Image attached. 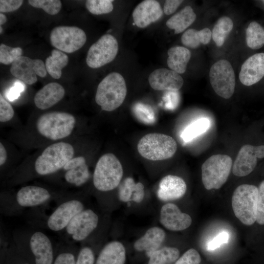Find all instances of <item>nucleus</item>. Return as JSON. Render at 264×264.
I'll list each match as a JSON object with an SVG mask.
<instances>
[{
    "mask_svg": "<svg viewBox=\"0 0 264 264\" xmlns=\"http://www.w3.org/2000/svg\"><path fill=\"white\" fill-rule=\"evenodd\" d=\"M1 31H2V28H1V26H0V34L1 33Z\"/></svg>",
    "mask_w": 264,
    "mask_h": 264,
    "instance_id": "49",
    "label": "nucleus"
},
{
    "mask_svg": "<svg viewBox=\"0 0 264 264\" xmlns=\"http://www.w3.org/2000/svg\"><path fill=\"white\" fill-rule=\"evenodd\" d=\"M150 86L156 90L177 91L183 84V79L179 74L165 68L153 71L148 78Z\"/></svg>",
    "mask_w": 264,
    "mask_h": 264,
    "instance_id": "17",
    "label": "nucleus"
},
{
    "mask_svg": "<svg viewBox=\"0 0 264 264\" xmlns=\"http://www.w3.org/2000/svg\"><path fill=\"white\" fill-rule=\"evenodd\" d=\"M99 217L92 209H85L75 216L65 229L68 242H82L97 227Z\"/></svg>",
    "mask_w": 264,
    "mask_h": 264,
    "instance_id": "11",
    "label": "nucleus"
},
{
    "mask_svg": "<svg viewBox=\"0 0 264 264\" xmlns=\"http://www.w3.org/2000/svg\"><path fill=\"white\" fill-rule=\"evenodd\" d=\"M113 0H88L86 6L91 13L94 15L107 14L111 12L113 8Z\"/></svg>",
    "mask_w": 264,
    "mask_h": 264,
    "instance_id": "35",
    "label": "nucleus"
},
{
    "mask_svg": "<svg viewBox=\"0 0 264 264\" xmlns=\"http://www.w3.org/2000/svg\"><path fill=\"white\" fill-rule=\"evenodd\" d=\"M258 196V188L246 184L239 186L233 192L231 202L234 213L246 225L256 221Z\"/></svg>",
    "mask_w": 264,
    "mask_h": 264,
    "instance_id": "5",
    "label": "nucleus"
},
{
    "mask_svg": "<svg viewBox=\"0 0 264 264\" xmlns=\"http://www.w3.org/2000/svg\"><path fill=\"white\" fill-rule=\"evenodd\" d=\"M52 198L50 192L45 188L27 185L20 188L16 195L17 205L21 207H33L44 204Z\"/></svg>",
    "mask_w": 264,
    "mask_h": 264,
    "instance_id": "18",
    "label": "nucleus"
},
{
    "mask_svg": "<svg viewBox=\"0 0 264 264\" xmlns=\"http://www.w3.org/2000/svg\"><path fill=\"white\" fill-rule=\"evenodd\" d=\"M182 2L183 0H166L163 7L164 13L167 15L173 14Z\"/></svg>",
    "mask_w": 264,
    "mask_h": 264,
    "instance_id": "46",
    "label": "nucleus"
},
{
    "mask_svg": "<svg viewBox=\"0 0 264 264\" xmlns=\"http://www.w3.org/2000/svg\"><path fill=\"white\" fill-rule=\"evenodd\" d=\"M76 124L75 117L67 112L52 111L41 115L36 128L43 136L52 140L65 138L72 133Z\"/></svg>",
    "mask_w": 264,
    "mask_h": 264,
    "instance_id": "3",
    "label": "nucleus"
},
{
    "mask_svg": "<svg viewBox=\"0 0 264 264\" xmlns=\"http://www.w3.org/2000/svg\"><path fill=\"white\" fill-rule=\"evenodd\" d=\"M127 91L123 77L117 72H111L99 84L95 94V101L103 110L111 111L123 103Z\"/></svg>",
    "mask_w": 264,
    "mask_h": 264,
    "instance_id": "1",
    "label": "nucleus"
},
{
    "mask_svg": "<svg viewBox=\"0 0 264 264\" xmlns=\"http://www.w3.org/2000/svg\"><path fill=\"white\" fill-rule=\"evenodd\" d=\"M211 38L212 32L208 28L200 30L189 29L182 34L181 40L185 46L191 48H196L201 44H208Z\"/></svg>",
    "mask_w": 264,
    "mask_h": 264,
    "instance_id": "29",
    "label": "nucleus"
},
{
    "mask_svg": "<svg viewBox=\"0 0 264 264\" xmlns=\"http://www.w3.org/2000/svg\"><path fill=\"white\" fill-rule=\"evenodd\" d=\"M246 42L253 49L261 48L264 44V29L256 22H251L246 30Z\"/></svg>",
    "mask_w": 264,
    "mask_h": 264,
    "instance_id": "33",
    "label": "nucleus"
},
{
    "mask_svg": "<svg viewBox=\"0 0 264 264\" xmlns=\"http://www.w3.org/2000/svg\"><path fill=\"white\" fill-rule=\"evenodd\" d=\"M160 222L169 230L179 231L191 225L192 219L188 214L182 213L177 205L168 203L163 205L161 209Z\"/></svg>",
    "mask_w": 264,
    "mask_h": 264,
    "instance_id": "16",
    "label": "nucleus"
},
{
    "mask_svg": "<svg viewBox=\"0 0 264 264\" xmlns=\"http://www.w3.org/2000/svg\"><path fill=\"white\" fill-rule=\"evenodd\" d=\"M263 158H264V145H243L239 150L234 161L233 174L240 177L248 175L255 169L257 159Z\"/></svg>",
    "mask_w": 264,
    "mask_h": 264,
    "instance_id": "15",
    "label": "nucleus"
},
{
    "mask_svg": "<svg viewBox=\"0 0 264 264\" xmlns=\"http://www.w3.org/2000/svg\"><path fill=\"white\" fill-rule=\"evenodd\" d=\"M22 52L21 47H12L1 44L0 45V62L7 65L12 64L22 56Z\"/></svg>",
    "mask_w": 264,
    "mask_h": 264,
    "instance_id": "37",
    "label": "nucleus"
},
{
    "mask_svg": "<svg viewBox=\"0 0 264 264\" xmlns=\"http://www.w3.org/2000/svg\"><path fill=\"white\" fill-rule=\"evenodd\" d=\"M20 264H29L28 263H22Z\"/></svg>",
    "mask_w": 264,
    "mask_h": 264,
    "instance_id": "50",
    "label": "nucleus"
},
{
    "mask_svg": "<svg viewBox=\"0 0 264 264\" xmlns=\"http://www.w3.org/2000/svg\"><path fill=\"white\" fill-rule=\"evenodd\" d=\"M126 250L124 245L117 241L111 242L102 249L95 264H124Z\"/></svg>",
    "mask_w": 264,
    "mask_h": 264,
    "instance_id": "25",
    "label": "nucleus"
},
{
    "mask_svg": "<svg viewBox=\"0 0 264 264\" xmlns=\"http://www.w3.org/2000/svg\"><path fill=\"white\" fill-rule=\"evenodd\" d=\"M196 19V15L190 6H186L166 22L167 26L174 29L175 34L182 32L191 25Z\"/></svg>",
    "mask_w": 264,
    "mask_h": 264,
    "instance_id": "28",
    "label": "nucleus"
},
{
    "mask_svg": "<svg viewBox=\"0 0 264 264\" xmlns=\"http://www.w3.org/2000/svg\"><path fill=\"white\" fill-rule=\"evenodd\" d=\"M73 147L69 143L60 142L47 147L36 159L34 168L37 174L46 176L61 169L73 158Z\"/></svg>",
    "mask_w": 264,
    "mask_h": 264,
    "instance_id": "2",
    "label": "nucleus"
},
{
    "mask_svg": "<svg viewBox=\"0 0 264 264\" xmlns=\"http://www.w3.org/2000/svg\"><path fill=\"white\" fill-rule=\"evenodd\" d=\"M264 76V53L249 57L242 65L239 74L241 82L250 86L260 81Z\"/></svg>",
    "mask_w": 264,
    "mask_h": 264,
    "instance_id": "20",
    "label": "nucleus"
},
{
    "mask_svg": "<svg viewBox=\"0 0 264 264\" xmlns=\"http://www.w3.org/2000/svg\"><path fill=\"white\" fill-rule=\"evenodd\" d=\"M23 2L22 0H0V11L2 13L15 11L21 7Z\"/></svg>",
    "mask_w": 264,
    "mask_h": 264,
    "instance_id": "43",
    "label": "nucleus"
},
{
    "mask_svg": "<svg viewBox=\"0 0 264 264\" xmlns=\"http://www.w3.org/2000/svg\"><path fill=\"white\" fill-rule=\"evenodd\" d=\"M14 115V111L12 106L0 94V121H9Z\"/></svg>",
    "mask_w": 264,
    "mask_h": 264,
    "instance_id": "40",
    "label": "nucleus"
},
{
    "mask_svg": "<svg viewBox=\"0 0 264 264\" xmlns=\"http://www.w3.org/2000/svg\"><path fill=\"white\" fill-rule=\"evenodd\" d=\"M76 259L73 253L63 251L57 255L53 264H76Z\"/></svg>",
    "mask_w": 264,
    "mask_h": 264,
    "instance_id": "45",
    "label": "nucleus"
},
{
    "mask_svg": "<svg viewBox=\"0 0 264 264\" xmlns=\"http://www.w3.org/2000/svg\"><path fill=\"white\" fill-rule=\"evenodd\" d=\"M7 159V153L3 144L0 143V165L2 166Z\"/></svg>",
    "mask_w": 264,
    "mask_h": 264,
    "instance_id": "47",
    "label": "nucleus"
},
{
    "mask_svg": "<svg viewBox=\"0 0 264 264\" xmlns=\"http://www.w3.org/2000/svg\"><path fill=\"white\" fill-rule=\"evenodd\" d=\"M10 70L14 76L28 85L35 83L37 81V76L45 77L47 72L42 60L22 56L12 64Z\"/></svg>",
    "mask_w": 264,
    "mask_h": 264,
    "instance_id": "14",
    "label": "nucleus"
},
{
    "mask_svg": "<svg viewBox=\"0 0 264 264\" xmlns=\"http://www.w3.org/2000/svg\"><path fill=\"white\" fill-rule=\"evenodd\" d=\"M167 54L168 67L178 74L184 73L191 58L190 51L183 46H176L170 48Z\"/></svg>",
    "mask_w": 264,
    "mask_h": 264,
    "instance_id": "27",
    "label": "nucleus"
},
{
    "mask_svg": "<svg viewBox=\"0 0 264 264\" xmlns=\"http://www.w3.org/2000/svg\"><path fill=\"white\" fill-rule=\"evenodd\" d=\"M162 15L163 10L157 1L145 0L135 8L132 12V18L137 27L145 28L158 21Z\"/></svg>",
    "mask_w": 264,
    "mask_h": 264,
    "instance_id": "19",
    "label": "nucleus"
},
{
    "mask_svg": "<svg viewBox=\"0 0 264 264\" xmlns=\"http://www.w3.org/2000/svg\"><path fill=\"white\" fill-rule=\"evenodd\" d=\"M257 201L256 222L264 225V180L259 185Z\"/></svg>",
    "mask_w": 264,
    "mask_h": 264,
    "instance_id": "39",
    "label": "nucleus"
},
{
    "mask_svg": "<svg viewBox=\"0 0 264 264\" xmlns=\"http://www.w3.org/2000/svg\"><path fill=\"white\" fill-rule=\"evenodd\" d=\"M14 242L27 247L35 264H52L53 246L49 237L41 231H25L14 235Z\"/></svg>",
    "mask_w": 264,
    "mask_h": 264,
    "instance_id": "7",
    "label": "nucleus"
},
{
    "mask_svg": "<svg viewBox=\"0 0 264 264\" xmlns=\"http://www.w3.org/2000/svg\"><path fill=\"white\" fill-rule=\"evenodd\" d=\"M165 233L161 228L153 227L149 229L145 234L136 241L133 246L139 251H145L148 256L158 250L165 238Z\"/></svg>",
    "mask_w": 264,
    "mask_h": 264,
    "instance_id": "24",
    "label": "nucleus"
},
{
    "mask_svg": "<svg viewBox=\"0 0 264 264\" xmlns=\"http://www.w3.org/2000/svg\"><path fill=\"white\" fill-rule=\"evenodd\" d=\"M118 194L119 199L122 201L139 203L144 198V187L142 183H135L132 178L128 177L120 185Z\"/></svg>",
    "mask_w": 264,
    "mask_h": 264,
    "instance_id": "26",
    "label": "nucleus"
},
{
    "mask_svg": "<svg viewBox=\"0 0 264 264\" xmlns=\"http://www.w3.org/2000/svg\"><path fill=\"white\" fill-rule=\"evenodd\" d=\"M229 235L226 232H222L211 240L207 244V250H214L221 244L228 242Z\"/></svg>",
    "mask_w": 264,
    "mask_h": 264,
    "instance_id": "44",
    "label": "nucleus"
},
{
    "mask_svg": "<svg viewBox=\"0 0 264 264\" xmlns=\"http://www.w3.org/2000/svg\"><path fill=\"white\" fill-rule=\"evenodd\" d=\"M85 209L83 202L77 198H71L60 203L47 219V227L55 232L65 229L78 214Z\"/></svg>",
    "mask_w": 264,
    "mask_h": 264,
    "instance_id": "13",
    "label": "nucleus"
},
{
    "mask_svg": "<svg viewBox=\"0 0 264 264\" xmlns=\"http://www.w3.org/2000/svg\"><path fill=\"white\" fill-rule=\"evenodd\" d=\"M210 121L207 118H201L188 126L181 134L182 139L190 141L205 132L209 128Z\"/></svg>",
    "mask_w": 264,
    "mask_h": 264,
    "instance_id": "34",
    "label": "nucleus"
},
{
    "mask_svg": "<svg viewBox=\"0 0 264 264\" xmlns=\"http://www.w3.org/2000/svg\"><path fill=\"white\" fill-rule=\"evenodd\" d=\"M233 27L232 20L228 17L220 18L214 25L212 37L218 46H222Z\"/></svg>",
    "mask_w": 264,
    "mask_h": 264,
    "instance_id": "31",
    "label": "nucleus"
},
{
    "mask_svg": "<svg viewBox=\"0 0 264 264\" xmlns=\"http://www.w3.org/2000/svg\"><path fill=\"white\" fill-rule=\"evenodd\" d=\"M262 1H263V3H264V0H263Z\"/></svg>",
    "mask_w": 264,
    "mask_h": 264,
    "instance_id": "51",
    "label": "nucleus"
},
{
    "mask_svg": "<svg viewBox=\"0 0 264 264\" xmlns=\"http://www.w3.org/2000/svg\"><path fill=\"white\" fill-rule=\"evenodd\" d=\"M122 166L114 154H104L98 159L93 173V183L95 188L107 192L117 187L122 178Z\"/></svg>",
    "mask_w": 264,
    "mask_h": 264,
    "instance_id": "4",
    "label": "nucleus"
},
{
    "mask_svg": "<svg viewBox=\"0 0 264 264\" xmlns=\"http://www.w3.org/2000/svg\"><path fill=\"white\" fill-rule=\"evenodd\" d=\"M186 190V183L181 177L176 176L167 175L160 181L157 196L162 201L175 200L181 198Z\"/></svg>",
    "mask_w": 264,
    "mask_h": 264,
    "instance_id": "21",
    "label": "nucleus"
},
{
    "mask_svg": "<svg viewBox=\"0 0 264 264\" xmlns=\"http://www.w3.org/2000/svg\"><path fill=\"white\" fill-rule=\"evenodd\" d=\"M51 44L61 51L71 53L80 49L87 41L85 32L74 26H59L50 34Z\"/></svg>",
    "mask_w": 264,
    "mask_h": 264,
    "instance_id": "9",
    "label": "nucleus"
},
{
    "mask_svg": "<svg viewBox=\"0 0 264 264\" xmlns=\"http://www.w3.org/2000/svg\"><path fill=\"white\" fill-rule=\"evenodd\" d=\"M201 258L198 252L194 248L186 251L174 264H199Z\"/></svg>",
    "mask_w": 264,
    "mask_h": 264,
    "instance_id": "38",
    "label": "nucleus"
},
{
    "mask_svg": "<svg viewBox=\"0 0 264 264\" xmlns=\"http://www.w3.org/2000/svg\"><path fill=\"white\" fill-rule=\"evenodd\" d=\"M94 260L92 250L89 247L84 246L79 252L76 264H94Z\"/></svg>",
    "mask_w": 264,
    "mask_h": 264,
    "instance_id": "41",
    "label": "nucleus"
},
{
    "mask_svg": "<svg viewBox=\"0 0 264 264\" xmlns=\"http://www.w3.org/2000/svg\"><path fill=\"white\" fill-rule=\"evenodd\" d=\"M68 63L67 55L63 52L53 49L51 55L48 57L45 62L47 72L54 79H59L62 76V70Z\"/></svg>",
    "mask_w": 264,
    "mask_h": 264,
    "instance_id": "30",
    "label": "nucleus"
},
{
    "mask_svg": "<svg viewBox=\"0 0 264 264\" xmlns=\"http://www.w3.org/2000/svg\"><path fill=\"white\" fill-rule=\"evenodd\" d=\"M179 256V251L177 248L165 247L152 253L150 256L148 264H173Z\"/></svg>",
    "mask_w": 264,
    "mask_h": 264,
    "instance_id": "32",
    "label": "nucleus"
},
{
    "mask_svg": "<svg viewBox=\"0 0 264 264\" xmlns=\"http://www.w3.org/2000/svg\"><path fill=\"white\" fill-rule=\"evenodd\" d=\"M211 85L215 92L224 99L230 98L235 87V77L231 64L227 60H220L211 66L209 71Z\"/></svg>",
    "mask_w": 264,
    "mask_h": 264,
    "instance_id": "10",
    "label": "nucleus"
},
{
    "mask_svg": "<svg viewBox=\"0 0 264 264\" xmlns=\"http://www.w3.org/2000/svg\"><path fill=\"white\" fill-rule=\"evenodd\" d=\"M28 3L34 7L43 9L51 15L58 14L62 7L59 0H29Z\"/></svg>",
    "mask_w": 264,
    "mask_h": 264,
    "instance_id": "36",
    "label": "nucleus"
},
{
    "mask_svg": "<svg viewBox=\"0 0 264 264\" xmlns=\"http://www.w3.org/2000/svg\"><path fill=\"white\" fill-rule=\"evenodd\" d=\"M24 83L20 80L15 82L14 86L10 88L5 94L9 101H13L18 98L22 92L25 89Z\"/></svg>",
    "mask_w": 264,
    "mask_h": 264,
    "instance_id": "42",
    "label": "nucleus"
},
{
    "mask_svg": "<svg viewBox=\"0 0 264 264\" xmlns=\"http://www.w3.org/2000/svg\"><path fill=\"white\" fill-rule=\"evenodd\" d=\"M65 94V89L61 84L56 82L50 83L36 92L34 102L38 109L44 110L58 103Z\"/></svg>",
    "mask_w": 264,
    "mask_h": 264,
    "instance_id": "23",
    "label": "nucleus"
},
{
    "mask_svg": "<svg viewBox=\"0 0 264 264\" xmlns=\"http://www.w3.org/2000/svg\"><path fill=\"white\" fill-rule=\"evenodd\" d=\"M177 150V144L171 136L158 133L146 134L139 141L137 150L143 157L150 160H165L172 157Z\"/></svg>",
    "mask_w": 264,
    "mask_h": 264,
    "instance_id": "6",
    "label": "nucleus"
},
{
    "mask_svg": "<svg viewBox=\"0 0 264 264\" xmlns=\"http://www.w3.org/2000/svg\"><path fill=\"white\" fill-rule=\"evenodd\" d=\"M232 165V158L226 154H214L202 164V183L207 190L219 189L227 181Z\"/></svg>",
    "mask_w": 264,
    "mask_h": 264,
    "instance_id": "8",
    "label": "nucleus"
},
{
    "mask_svg": "<svg viewBox=\"0 0 264 264\" xmlns=\"http://www.w3.org/2000/svg\"><path fill=\"white\" fill-rule=\"evenodd\" d=\"M7 19L6 16L2 13H0V24L2 25L6 22Z\"/></svg>",
    "mask_w": 264,
    "mask_h": 264,
    "instance_id": "48",
    "label": "nucleus"
},
{
    "mask_svg": "<svg viewBox=\"0 0 264 264\" xmlns=\"http://www.w3.org/2000/svg\"><path fill=\"white\" fill-rule=\"evenodd\" d=\"M118 51V44L115 37L109 34L104 35L89 47L87 64L92 68L100 67L112 61Z\"/></svg>",
    "mask_w": 264,
    "mask_h": 264,
    "instance_id": "12",
    "label": "nucleus"
},
{
    "mask_svg": "<svg viewBox=\"0 0 264 264\" xmlns=\"http://www.w3.org/2000/svg\"><path fill=\"white\" fill-rule=\"evenodd\" d=\"M65 180L75 186L85 184L90 177L88 167L85 158L82 156L73 157L64 166Z\"/></svg>",
    "mask_w": 264,
    "mask_h": 264,
    "instance_id": "22",
    "label": "nucleus"
}]
</instances>
